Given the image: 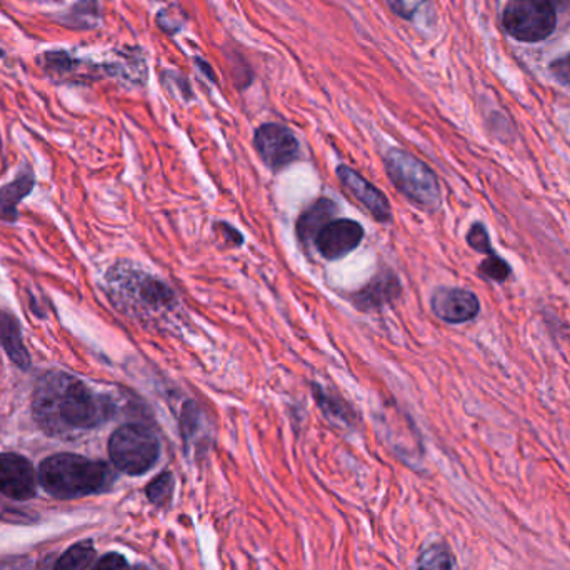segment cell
Here are the masks:
<instances>
[{"label":"cell","instance_id":"obj_11","mask_svg":"<svg viewBox=\"0 0 570 570\" xmlns=\"http://www.w3.org/2000/svg\"><path fill=\"white\" fill-rule=\"evenodd\" d=\"M337 177H339L342 187L347 190V194L355 199V202H359L374 217V220L389 222L392 219V210H390L387 197L375 185L370 184L369 180L362 177L359 172H355L347 165H339Z\"/></svg>","mask_w":570,"mask_h":570},{"label":"cell","instance_id":"obj_7","mask_svg":"<svg viewBox=\"0 0 570 570\" xmlns=\"http://www.w3.org/2000/svg\"><path fill=\"white\" fill-rule=\"evenodd\" d=\"M254 145L262 162L272 170L284 169L299 157V140L284 125H260Z\"/></svg>","mask_w":570,"mask_h":570},{"label":"cell","instance_id":"obj_2","mask_svg":"<svg viewBox=\"0 0 570 570\" xmlns=\"http://www.w3.org/2000/svg\"><path fill=\"white\" fill-rule=\"evenodd\" d=\"M109 467L99 460L75 454H57L40 464L39 480L47 494L55 499H79L97 494L112 482Z\"/></svg>","mask_w":570,"mask_h":570},{"label":"cell","instance_id":"obj_18","mask_svg":"<svg viewBox=\"0 0 570 570\" xmlns=\"http://www.w3.org/2000/svg\"><path fill=\"white\" fill-rule=\"evenodd\" d=\"M30 179L17 180L15 184L9 185L7 189L0 190V215L2 217H14V207L15 202L22 197V195L27 194V190L30 189Z\"/></svg>","mask_w":570,"mask_h":570},{"label":"cell","instance_id":"obj_1","mask_svg":"<svg viewBox=\"0 0 570 570\" xmlns=\"http://www.w3.org/2000/svg\"><path fill=\"white\" fill-rule=\"evenodd\" d=\"M35 419L49 434L70 429H92L114 414L109 397L95 394L69 375L45 377L35 390Z\"/></svg>","mask_w":570,"mask_h":570},{"label":"cell","instance_id":"obj_4","mask_svg":"<svg viewBox=\"0 0 570 570\" xmlns=\"http://www.w3.org/2000/svg\"><path fill=\"white\" fill-rule=\"evenodd\" d=\"M109 455L120 472L142 475L149 472L159 459V439L144 425H122L110 437Z\"/></svg>","mask_w":570,"mask_h":570},{"label":"cell","instance_id":"obj_5","mask_svg":"<svg viewBox=\"0 0 570 570\" xmlns=\"http://www.w3.org/2000/svg\"><path fill=\"white\" fill-rule=\"evenodd\" d=\"M115 297L137 314L162 315L177 305L169 285L137 270H114Z\"/></svg>","mask_w":570,"mask_h":570},{"label":"cell","instance_id":"obj_6","mask_svg":"<svg viewBox=\"0 0 570 570\" xmlns=\"http://www.w3.org/2000/svg\"><path fill=\"white\" fill-rule=\"evenodd\" d=\"M504 27L515 39L539 42L554 32V5L549 0H514L505 9Z\"/></svg>","mask_w":570,"mask_h":570},{"label":"cell","instance_id":"obj_21","mask_svg":"<svg viewBox=\"0 0 570 570\" xmlns=\"http://www.w3.org/2000/svg\"><path fill=\"white\" fill-rule=\"evenodd\" d=\"M467 242H469L472 249L477 250L480 254H494L495 250L492 249L490 244L489 234L482 224H474L470 227L469 234H467Z\"/></svg>","mask_w":570,"mask_h":570},{"label":"cell","instance_id":"obj_20","mask_svg":"<svg viewBox=\"0 0 570 570\" xmlns=\"http://www.w3.org/2000/svg\"><path fill=\"white\" fill-rule=\"evenodd\" d=\"M15 327H12L10 322L4 324V322H0V337H4V339L9 340V342H5V347L9 350L10 357L15 360V362H19V364H27V354H25L24 349H22V344H20L19 335H12L14 332Z\"/></svg>","mask_w":570,"mask_h":570},{"label":"cell","instance_id":"obj_19","mask_svg":"<svg viewBox=\"0 0 570 570\" xmlns=\"http://www.w3.org/2000/svg\"><path fill=\"white\" fill-rule=\"evenodd\" d=\"M479 274L494 282H504L510 277V265L494 252L487 255V259L479 265Z\"/></svg>","mask_w":570,"mask_h":570},{"label":"cell","instance_id":"obj_3","mask_svg":"<svg viewBox=\"0 0 570 570\" xmlns=\"http://www.w3.org/2000/svg\"><path fill=\"white\" fill-rule=\"evenodd\" d=\"M385 170L400 194L422 209H439L440 185L429 165L405 150L392 149L385 155Z\"/></svg>","mask_w":570,"mask_h":570},{"label":"cell","instance_id":"obj_15","mask_svg":"<svg viewBox=\"0 0 570 570\" xmlns=\"http://www.w3.org/2000/svg\"><path fill=\"white\" fill-rule=\"evenodd\" d=\"M94 559V545L90 544V542H80V544L72 545V547L57 560L54 570H85L94 562Z\"/></svg>","mask_w":570,"mask_h":570},{"label":"cell","instance_id":"obj_17","mask_svg":"<svg viewBox=\"0 0 570 570\" xmlns=\"http://www.w3.org/2000/svg\"><path fill=\"white\" fill-rule=\"evenodd\" d=\"M174 485V475L170 472H164L147 485V497L152 504L159 505V507L169 504L172 495H174Z\"/></svg>","mask_w":570,"mask_h":570},{"label":"cell","instance_id":"obj_25","mask_svg":"<svg viewBox=\"0 0 570 570\" xmlns=\"http://www.w3.org/2000/svg\"><path fill=\"white\" fill-rule=\"evenodd\" d=\"M137 570H147V569H144V567H140V569H137Z\"/></svg>","mask_w":570,"mask_h":570},{"label":"cell","instance_id":"obj_9","mask_svg":"<svg viewBox=\"0 0 570 570\" xmlns=\"http://www.w3.org/2000/svg\"><path fill=\"white\" fill-rule=\"evenodd\" d=\"M430 307L435 317H439L445 324H465L474 320L480 312L477 295L470 290L455 289V287L435 290L430 300Z\"/></svg>","mask_w":570,"mask_h":570},{"label":"cell","instance_id":"obj_12","mask_svg":"<svg viewBox=\"0 0 570 570\" xmlns=\"http://www.w3.org/2000/svg\"><path fill=\"white\" fill-rule=\"evenodd\" d=\"M400 282L392 272L380 274L370 280L364 289L352 295V302L359 310H375L390 304L400 295Z\"/></svg>","mask_w":570,"mask_h":570},{"label":"cell","instance_id":"obj_16","mask_svg":"<svg viewBox=\"0 0 570 570\" xmlns=\"http://www.w3.org/2000/svg\"><path fill=\"white\" fill-rule=\"evenodd\" d=\"M417 570H457L454 554L447 545H430L420 554Z\"/></svg>","mask_w":570,"mask_h":570},{"label":"cell","instance_id":"obj_24","mask_svg":"<svg viewBox=\"0 0 570 570\" xmlns=\"http://www.w3.org/2000/svg\"><path fill=\"white\" fill-rule=\"evenodd\" d=\"M550 70H552V74H554L555 79L559 80L560 84L570 87V55L555 60Z\"/></svg>","mask_w":570,"mask_h":570},{"label":"cell","instance_id":"obj_23","mask_svg":"<svg viewBox=\"0 0 570 570\" xmlns=\"http://www.w3.org/2000/svg\"><path fill=\"white\" fill-rule=\"evenodd\" d=\"M92 570H130L127 560L124 555L120 554H107L102 559L97 560V564L92 567Z\"/></svg>","mask_w":570,"mask_h":570},{"label":"cell","instance_id":"obj_10","mask_svg":"<svg viewBox=\"0 0 570 570\" xmlns=\"http://www.w3.org/2000/svg\"><path fill=\"white\" fill-rule=\"evenodd\" d=\"M0 492L14 500H27L37 492V474L19 454H0Z\"/></svg>","mask_w":570,"mask_h":570},{"label":"cell","instance_id":"obj_14","mask_svg":"<svg viewBox=\"0 0 570 570\" xmlns=\"http://www.w3.org/2000/svg\"><path fill=\"white\" fill-rule=\"evenodd\" d=\"M312 389H314L317 404H319L320 409L324 410V414L329 419L340 420V422L349 425L354 422V410L350 409L344 400L325 392L324 389H320L319 385H312Z\"/></svg>","mask_w":570,"mask_h":570},{"label":"cell","instance_id":"obj_8","mask_svg":"<svg viewBox=\"0 0 570 570\" xmlns=\"http://www.w3.org/2000/svg\"><path fill=\"white\" fill-rule=\"evenodd\" d=\"M364 239V229L359 222L349 219L330 220L315 235L314 244L319 254L327 260H339L359 247Z\"/></svg>","mask_w":570,"mask_h":570},{"label":"cell","instance_id":"obj_26","mask_svg":"<svg viewBox=\"0 0 570 570\" xmlns=\"http://www.w3.org/2000/svg\"><path fill=\"white\" fill-rule=\"evenodd\" d=\"M0 55H2V50H0Z\"/></svg>","mask_w":570,"mask_h":570},{"label":"cell","instance_id":"obj_22","mask_svg":"<svg viewBox=\"0 0 570 570\" xmlns=\"http://www.w3.org/2000/svg\"><path fill=\"white\" fill-rule=\"evenodd\" d=\"M390 9L402 19H412L427 0H387Z\"/></svg>","mask_w":570,"mask_h":570},{"label":"cell","instance_id":"obj_13","mask_svg":"<svg viewBox=\"0 0 570 570\" xmlns=\"http://www.w3.org/2000/svg\"><path fill=\"white\" fill-rule=\"evenodd\" d=\"M335 214V204L329 199H320L314 205H310L304 214L300 215L297 222V235L299 239L307 244L310 240L315 239V235L319 234L320 229L325 224H329Z\"/></svg>","mask_w":570,"mask_h":570}]
</instances>
